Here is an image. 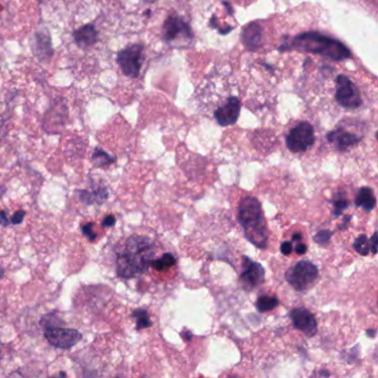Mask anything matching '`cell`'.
<instances>
[{"label":"cell","instance_id":"1","mask_svg":"<svg viewBox=\"0 0 378 378\" xmlns=\"http://www.w3.org/2000/svg\"><path fill=\"white\" fill-rule=\"evenodd\" d=\"M155 252L154 242L146 236L133 235L129 238L117 256L118 276L129 280L142 275L148 271Z\"/></svg>","mask_w":378,"mask_h":378},{"label":"cell","instance_id":"2","mask_svg":"<svg viewBox=\"0 0 378 378\" xmlns=\"http://www.w3.org/2000/svg\"><path fill=\"white\" fill-rule=\"evenodd\" d=\"M238 219L247 241L258 249H265L268 233L259 201L253 196L244 197L239 204Z\"/></svg>","mask_w":378,"mask_h":378},{"label":"cell","instance_id":"3","mask_svg":"<svg viewBox=\"0 0 378 378\" xmlns=\"http://www.w3.org/2000/svg\"><path fill=\"white\" fill-rule=\"evenodd\" d=\"M290 48H300L306 52L325 56L335 61L351 57V51L342 42L317 32H306L295 37Z\"/></svg>","mask_w":378,"mask_h":378},{"label":"cell","instance_id":"4","mask_svg":"<svg viewBox=\"0 0 378 378\" xmlns=\"http://www.w3.org/2000/svg\"><path fill=\"white\" fill-rule=\"evenodd\" d=\"M318 278V268L308 261H300L286 271L285 279L293 289L303 292L309 289Z\"/></svg>","mask_w":378,"mask_h":378},{"label":"cell","instance_id":"5","mask_svg":"<svg viewBox=\"0 0 378 378\" xmlns=\"http://www.w3.org/2000/svg\"><path fill=\"white\" fill-rule=\"evenodd\" d=\"M144 59V46L133 43L117 53L116 61L123 75L128 78H138Z\"/></svg>","mask_w":378,"mask_h":378},{"label":"cell","instance_id":"6","mask_svg":"<svg viewBox=\"0 0 378 378\" xmlns=\"http://www.w3.org/2000/svg\"><path fill=\"white\" fill-rule=\"evenodd\" d=\"M315 143V132L312 125L303 121L293 128L286 137V146L293 153H301L312 148Z\"/></svg>","mask_w":378,"mask_h":378},{"label":"cell","instance_id":"7","mask_svg":"<svg viewBox=\"0 0 378 378\" xmlns=\"http://www.w3.org/2000/svg\"><path fill=\"white\" fill-rule=\"evenodd\" d=\"M335 100L345 109H356L362 103L359 90L345 75H338L336 77Z\"/></svg>","mask_w":378,"mask_h":378},{"label":"cell","instance_id":"8","mask_svg":"<svg viewBox=\"0 0 378 378\" xmlns=\"http://www.w3.org/2000/svg\"><path fill=\"white\" fill-rule=\"evenodd\" d=\"M68 119V106L65 98L53 100L43 118V129L49 133H59L66 126Z\"/></svg>","mask_w":378,"mask_h":378},{"label":"cell","instance_id":"9","mask_svg":"<svg viewBox=\"0 0 378 378\" xmlns=\"http://www.w3.org/2000/svg\"><path fill=\"white\" fill-rule=\"evenodd\" d=\"M44 337L52 345L61 349H69L81 341L82 334L73 329L64 327H49L44 329Z\"/></svg>","mask_w":378,"mask_h":378},{"label":"cell","instance_id":"10","mask_svg":"<svg viewBox=\"0 0 378 378\" xmlns=\"http://www.w3.org/2000/svg\"><path fill=\"white\" fill-rule=\"evenodd\" d=\"M31 50L40 63H49L55 55L52 39L47 27H40L35 31L31 40Z\"/></svg>","mask_w":378,"mask_h":378},{"label":"cell","instance_id":"11","mask_svg":"<svg viewBox=\"0 0 378 378\" xmlns=\"http://www.w3.org/2000/svg\"><path fill=\"white\" fill-rule=\"evenodd\" d=\"M243 271L240 275V282L245 291H252L261 285L265 279V271L259 263L243 256Z\"/></svg>","mask_w":378,"mask_h":378},{"label":"cell","instance_id":"12","mask_svg":"<svg viewBox=\"0 0 378 378\" xmlns=\"http://www.w3.org/2000/svg\"><path fill=\"white\" fill-rule=\"evenodd\" d=\"M290 317L295 329L301 331L303 334L312 337L317 332V321L315 316L304 307H298L292 309Z\"/></svg>","mask_w":378,"mask_h":378},{"label":"cell","instance_id":"13","mask_svg":"<svg viewBox=\"0 0 378 378\" xmlns=\"http://www.w3.org/2000/svg\"><path fill=\"white\" fill-rule=\"evenodd\" d=\"M241 111V101L236 97H231L214 112V118L220 126H232L238 121Z\"/></svg>","mask_w":378,"mask_h":378},{"label":"cell","instance_id":"14","mask_svg":"<svg viewBox=\"0 0 378 378\" xmlns=\"http://www.w3.org/2000/svg\"><path fill=\"white\" fill-rule=\"evenodd\" d=\"M163 37L167 41H174L181 38L192 37V32L190 30V27L185 24L183 19L180 17H170L168 18L163 26Z\"/></svg>","mask_w":378,"mask_h":378},{"label":"cell","instance_id":"15","mask_svg":"<svg viewBox=\"0 0 378 378\" xmlns=\"http://www.w3.org/2000/svg\"><path fill=\"white\" fill-rule=\"evenodd\" d=\"M73 40H75L77 46L82 50H88L92 48L99 40V35L97 28L92 24H87L72 32Z\"/></svg>","mask_w":378,"mask_h":378},{"label":"cell","instance_id":"16","mask_svg":"<svg viewBox=\"0 0 378 378\" xmlns=\"http://www.w3.org/2000/svg\"><path fill=\"white\" fill-rule=\"evenodd\" d=\"M327 139H329L331 143L335 144L338 151H346L347 149L352 148V146L356 145L360 141L358 135L348 132L345 129L342 128H338L334 130V131L330 132L327 134Z\"/></svg>","mask_w":378,"mask_h":378},{"label":"cell","instance_id":"17","mask_svg":"<svg viewBox=\"0 0 378 378\" xmlns=\"http://www.w3.org/2000/svg\"><path fill=\"white\" fill-rule=\"evenodd\" d=\"M355 204L358 207H363L366 212H370L376 206V197L374 192L370 188H360L358 194L355 200Z\"/></svg>","mask_w":378,"mask_h":378},{"label":"cell","instance_id":"18","mask_svg":"<svg viewBox=\"0 0 378 378\" xmlns=\"http://www.w3.org/2000/svg\"><path fill=\"white\" fill-rule=\"evenodd\" d=\"M261 35H262V29L261 27L257 26L256 24H250L247 25L244 30H243V41L247 48L254 49L258 47L259 42H261Z\"/></svg>","mask_w":378,"mask_h":378},{"label":"cell","instance_id":"19","mask_svg":"<svg viewBox=\"0 0 378 378\" xmlns=\"http://www.w3.org/2000/svg\"><path fill=\"white\" fill-rule=\"evenodd\" d=\"M80 199L87 203V204H91V203H102L106 199H108V192L105 189H99L98 191L93 192H88V191H80Z\"/></svg>","mask_w":378,"mask_h":378},{"label":"cell","instance_id":"20","mask_svg":"<svg viewBox=\"0 0 378 378\" xmlns=\"http://www.w3.org/2000/svg\"><path fill=\"white\" fill-rule=\"evenodd\" d=\"M280 301L276 296H269V295H263L257 298L255 303L256 309L259 313H265L268 311H272L276 306H279Z\"/></svg>","mask_w":378,"mask_h":378},{"label":"cell","instance_id":"21","mask_svg":"<svg viewBox=\"0 0 378 378\" xmlns=\"http://www.w3.org/2000/svg\"><path fill=\"white\" fill-rule=\"evenodd\" d=\"M177 259L171 253H165L160 258H153L151 261L150 266L153 267L156 271H165L169 267L176 265Z\"/></svg>","mask_w":378,"mask_h":378},{"label":"cell","instance_id":"22","mask_svg":"<svg viewBox=\"0 0 378 378\" xmlns=\"http://www.w3.org/2000/svg\"><path fill=\"white\" fill-rule=\"evenodd\" d=\"M331 203L334 205V211H333V214H334L335 218L343 215L344 210H346V208L349 206V202L343 192H337V193L333 195V200L331 201Z\"/></svg>","mask_w":378,"mask_h":378},{"label":"cell","instance_id":"23","mask_svg":"<svg viewBox=\"0 0 378 378\" xmlns=\"http://www.w3.org/2000/svg\"><path fill=\"white\" fill-rule=\"evenodd\" d=\"M131 316L133 318H135V320H137V326H135L137 331L148 329V327L152 326V321L149 317V313L146 309H143V308L134 309Z\"/></svg>","mask_w":378,"mask_h":378},{"label":"cell","instance_id":"24","mask_svg":"<svg viewBox=\"0 0 378 378\" xmlns=\"http://www.w3.org/2000/svg\"><path fill=\"white\" fill-rule=\"evenodd\" d=\"M115 161H116L115 157L106 153V152L103 151L102 149L97 148L94 150L92 154V163L95 167L109 166L111 165V163H114Z\"/></svg>","mask_w":378,"mask_h":378},{"label":"cell","instance_id":"25","mask_svg":"<svg viewBox=\"0 0 378 378\" xmlns=\"http://www.w3.org/2000/svg\"><path fill=\"white\" fill-rule=\"evenodd\" d=\"M354 249L358 254L363 256H366L369 254L370 251V245H369V240L365 234L359 235L358 238L354 242Z\"/></svg>","mask_w":378,"mask_h":378},{"label":"cell","instance_id":"26","mask_svg":"<svg viewBox=\"0 0 378 378\" xmlns=\"http://www.w3.org/2000/svg\"><path fill=\"white\" fill-rule=\"evenodd\" d=\"M63 323H64V320L61 319L59 316H57V314H56L55 312L44 315L40 320V324L43 329H49V327H58Z\"/></svg>","mask_w":378,"mask_h":378},{"label":"cell","instance_id":"27","mask_svg":"<svg viewBox=\"0 0 378 378\" xmlns=\"http://www.w3.org/2000/svg\"><path fill=\"white\" fill-rule=\"evenodd\" d=\"M333 232L330 230H321L314 236V241L319 245H326L332 238Z\"/></svg>","mask_w":378,"mask_h":378},{"label":"cell","instance_id":"28","mask_svg":"<svg viewBox=\"0 0 378 378\" xmlns=\"http://www.w3.org/2000/svg\"><path fill=\"white\" fill-rule=\"evenodd\" d=\"M81 230H82L83 235L87 236L89 241H94L95 239H97V233L94 232V228H93L92 223L84 224L83 227L81 228Z\"/></svg>","mask_w":378,"mask_h":378},{"label":"cell","instance_id":"29","mask_svg":"<svg viewBox=\"0 0 378 378\" xmlns=\"http://www.w3.org/2000/svg\"><path fill=\"white\" fill-rule=\"evenodd\" d=\"M26 211H22V210H19L17 211L13 217H11V223L13 224H20L22 221H24V219L26 217Z\"/></svg>","mask_w":378,"mask_h":378},{"label":"cell","instance_id":"30","mask_svg":"<svg viewBox=\"0 0 378 378\" xmlns=\"http://www.w3.org/2000/svg\"><path fill=\"white\" fill-rule=\"evenodd\" d=\"M281 252L284 254V255H290V254L293 252V245L291 242L286 241V242H283V243L281 244Z\"/></svg>","mask_w":378,"mask_h":378},{"label":"cell","instance_id":"31","mask_svg":"<svg viewBox=\"0 0 378 378\" xmlns=\"http://www.w3.org/2000/svg\"><path fill=\"white\" fill-rule=\"evenodd\" d=\"M116 224V218L114 215H108L105 217L103 222H102V227L103 228H112Z\"/></svg>","mask_w":378,"mask_h":378},{"label":"cell","instance_id":"32","mask_svg":"<svg viewBox=\"0 0 378 378\" xmlns=\"http://www.w3.org/2000/svg\"><path fill=\"white\" fill-rule=\"evenodd\" d=\"M369 245H370V251L373 254H377V232H375L369 240Z\"/></svg>","mask_w":378,"mask_h":378},{"label":"cell","instance_id":"33","mask_svg":"<svg viewBox=\"0 0 378 378\" xmlns=\"http://www.w3.org/2000/svg\"><path fill=\"white\" fill-rule=\"evenodd\" d=\"M9 223H10V221L8 219L7 212L0 211V225H2V227H4V228H6V227H8Z\"/></svg>","mask_w":378,"mask_h":378},{"label":"cell","instance_id":"34","mask_svg":"<svg viewBox=\"0 0 378 378\" xmlns=\"http://www.w3.org/2000/svg\"><path fill=\"white\" fill-rule=\"evenodd\" d=\"M306 251H307L306 244L300 243V244H297L296 247H295V252H296V254H298V255H303V254L306 253Z\"/></svg>","mask_w":378,"mask_h":378},{"label":"cell","instance_id":"35","mask_svg":"<svg viewBox=\"0 0 378 378\" xmlns=\"http://www.w3.org/2000/svg\"><path fill=\"white\" fill-rule=\"evenodd\" d=\"M181 336H182V338H183V340H184L185 342H190V341H191V338H192V336H193V335H192V332H190V331H188V330H183V331L181 332Z\"/></svg>","mask_w":378,"mask_h":378},{"label":"cell","instance_id":"36","mask_svg":"<svg viewBox=\"0 0 378 378\" xmlns=\"http://www.w3.org/2000/svg\"><path fill=\"white\" fill-rule=\"evenodd\" d=\"M366 333H367V336H369L371 338H374L376 336V330H374V329H369V330L366 331Z\"/></svg>","mask_w":378,"mask_h":378},{"label":"cell","instance_id":"37","mask_svg":"<svg viewBox=\"0 0 378 378\" xmlns=\"http://www.w3.org/2000/svg\"><path fill=\"white\" fill-rule=\"evenodd\" d=\"M292 239H293V241H296V242L301 241L302 240V234L301 233H294L292 236Z\"/></svg>","mask_w":378,"mask_h":378},{"label":"cell","instance_id":"38","mask_svg":"<svg viewBox=\"0 0 378 378\" xmlns=\"http://www.w3.org/2000/svg\"><path fill=\"white\" fill-rule=\"evenodd\" d=\"M316 375H317V376H326V377L331 376V374L329 373V371H327V370H325V369H321V370L319 371V373H317V374H316Z\"/></svg>","mask_w":378,"mask_h":378},{"label":"cell","instance_id":"39","mask_svg":"<svg viewBox=\"0 0 378 378\" xmlns=\"http://www.w3.org/2000/svg\"><path fill=\"white\" fill-rule=\"evenodd\" d=\"M4 275H5L4 268H2V267H0V279H2V278H4Z\"/></svg>","mask_w":378,"mask_h":378}]
</instances>
